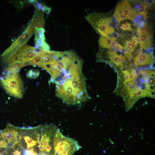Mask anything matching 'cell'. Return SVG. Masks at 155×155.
Masks as SVG:
<instances>
[{
    "label": "cell",
    "mask_w": 155,
    "mask_h": 155,
    "mask_svg": "<svg viewBox=\"0 0 155 155\" xmlns=\"http://www.w3.org/2000/svg\"><path fill=\"white\" fill-rule=\"evenodd\" d=\"M44 12L36 9L31 22L26 30L2 54L3 61L8 63L16 53L26 44L35 33L36 27L44 28Z\"/></svg>",
    "instance_id": "cell-1"
},
{
    "label": "cell",
    "mask_w": 155,
    "mask_h": 155,
    "mask_svg": "<svg viewBox=\"0 0 155 155\" xmlns=\"http://www.w3.org/2000/svg\"><path fill=\"white\" fill-rule=\"evenodd\" d=\"M85 18L100 36L117 40L119 35L115 32L111 12L92 13L87 15Z\"/></svg>",
    "instance_id": "cell-2"
},
{
    "label": "cell",
    "mask_w": 155,
    "mask_h": 155,
    "mask_svg": "<svg viewBox=\"0 0 155 155\" xmlns=\"http://www.w3.org/2000/svg\"><path fill=\"white\" fill-rule=\"evenodd\" d=\"M0 84L8 94L17 98H22L24 84L18 71L6 68L0 77Z\"/></svg>",
    "instance_id": "cell-3"
},
{
    "label": "cell",
    "mask_w": 155,
    "mask_h": 155,
    "mask_svg": "<svg viewBox=\"0 0 155 155\" xmlns=\"http://www.w3.org/2000/svg\"><path fill=\"white\" fill-rule=\"evenodd\" d=\"M80 148L77 141L63 135L57 129L54 140L53 155H71Z\"/></svg>",
    "instance_id": "cell-4"
},
{
    "label": "cell",
    "mask_w": 155,
    "mask_h": 155,
    "mask_svg": "<svg viewBox=\"0 0 155 155\" xmlns=\"http://www.w3.org/2000/svg\"><path fill=\"white\" fill-rule=\"evenodd\" d=\"M113 16L118 23L129 19L136 25L142 20V16L137 13L128 0H122L118 2Z\"/></svg>",
    "instance_id": "cell-5"
},
{
    "label": "cell",
    "mask_w": 155,
    "mask_h": 155,
    "mask_svg": "<svg viewBox=\"0 0 155 155\" xmlns=\"http://www.w3.org/2000/svg\"><path fill=\"white\" fill-rule=\"evenodd\" d=\"M136 33L140 48L146 51L153 49V33L151 27L146 22L140 27H138Z\"/></svg>",
    "instance_id": "cell-6"
},
{
    "label": "cell",
    "mask_w": 155,
    "mask_h": 155,
    "mask_svg": "<svg viewBox=\"0 0 155 155\" xmlns=\"http://www.w3.org/2000/svg\"><path fill=\"white\" fill-rule=\"evenodd\" d=\"M36 53L34 47L25 44L16 53L8 63L9 65L28 63L32 60Z\"/></svg>",
    "instance_id": "cell-7"
},
{
    "label": "cell",
    "mask_w": 155,
    "mask_h": 155,
    "mask_svg": "<svg viewBox=\"0 0 155 155\" xmlns=\"http://www.w3.org/2000/svg\"><path fill=\"white\" fill-rule=\"evenodd\" d=\"M153 50H148L144 52L140 48L135 52L131 58L135 67H145L153 65L155 60Z\"/></svg>",
    "instance_id": "cell-8"
},
{
    "label": "cell",
    "mask_w": 155,
    "mask_h": 155,
    "mask_svg": "<svg viewBox=\"0 0 155 155\" xmlns=\"http://www.w3.org/2000/svg\"><path fill=\"white\" fill-rule=\"evenodd\" d=\"M44 32L45 30L44 28L36 27L34 38L35 48L40 50L49 51L50 46L45 41Z\"/></svg>",
    "instance_id": "cell-9"
},
{
    "label": "cell",
    "mask_w": 155,
    "mask_h": 155,
    "mask_svg": "<svg viewBox=\"0 0 155 155\" xmlns=\"http://www.w3.org/2000/svg\"><path fill=\"white\" fill-rule=\"evenodd\" d=\"M134 10L138 14L142 16L144 19L146 20L147 18L148 12L147 9L151 5L150 3L141 1H133Z\"/></svg>",
    "instance_id": "cell-10"
},
{
    "label": "cell",
    "mask_w": 155,
    "mask_h": 155,
    "mask_svg": "<svg viewBox=\"0 0 155 155\" xmlns=\"http://www.w3.org/2000/svg\"><path fill=\"white\" fill-rule=\"evenodd\" d=\"M139 43L137 37L135 35L132 36L130 39L125 40L123 48L124 51L132 54L133 52L135 50Z\"/></svg>",
    "instance_id": "cell-11"
},
{
    "label": "cell",
    "mask_w": 155,
    "mask_h": 155,
    "mask_svg": "<svg viewBox=\"0 0 155 155\" xmlns=\"http://www.w3.org/2000/svg\"><path fill=\"white\" fill-rule=\"evenodd\" d=\"M113 40L102 36H100L98 39V44L100 48L111 49Z\"/></svg>",
    "instance_id": "cell-12"
},
{
    "label": "cell",
    "mask_w": 155,
    "mask_h": 155,
    "mask_svg": "<svg viewBox=\"0 0 155 155\" xmlns=\"http://www.w3.org/2000/svg\"><path fill=\"white\" fill-rule=\"evenodd\" d=\"M39 71L35 69H31L28 71L26 74V77L29 78H36L39 74Z\"/></svg>",
    "instance_id": "cell-13"
},
{
    "label": "cell",
    "mask_w": 155,
    "mask_h": 155,
    "mask_svg": "<svg viewBox=\"0 0 155 155\" xmlns=\"http://www.w3.org/2000/svg\"><path fill=\"white\" fill-rule=\"evenodd\" d=\"M111 49L121 52L123 50V47L117 41L113 40L112 43Z\"/></svg>",
    "instance_id": "cell-14"
},
{
    "label": "cell",
    "mask_w": 155,
    "mask_h": 155,
    "mask_svg": "<svg viewBox=\"0 0 155 155\" xmlns=\"http://www.w3.org/2000/svg\"><path fill=\"white\" fill-rule=\"evenodd\" d=\"M119 28L123 30L130 31L132 33L134 32L133 29L131 28V24L128 22L122 23L120 26Z\"/></svg>",
    "instance_id": "cell-15"
},
{
    "label": "cell",
    "mask_w": 155,
    "mask_h": 155,
    "mask_svg": "<svg viewBox=\"0 0 155 155\" xmlns=\"http://www.w3.org/2000/svg\"><path fill=\"white\" fill-rule=\"evenodd\" d=\"M147 84L149 86H155V78L148 77L146 80Z\"/></svg>",
    "instance_id": "cell-16"
},
{
    "label": "cell",
    "mask_w": 155,
    "mask_h": 155,
    "mask_svg": "<svg viewBox=\"0 0 155 155\" xmlns=\"http://www.w3.org/2000/svg\"><path fill=\"white\" fill-rule=\"evenodd\" d=\"M135 92L140 99L141 98L145 97L142 91L141 90L138 89V88L136 89Z\"/></svg>",
    "instance_id": "cell-17"
},
{
    "label": "cell",
    "mask_w": 155,
    "mask_h": 155,
    "mask_svg": "<svg viewBox=\"0 0 155 155\" xmlns=\"http://www.w3.org/2000/svg\"><path fill=\"white\" fill-rule=\"evenodd\" d=\"M146 73L148 77L155 78V72L151 70H146Z\"/></svg>",
    "instance_id": "cell-18"
},
{
    "label": "cell",
    "mask_w": 155,
    "mask_h": 155,
    "mask_svg": "<svg viewBox=\"0 0 155 155\" xmlns=\"http://www.w3.org/2000/svg\"><path fill=\"white\" fill-rule=\"evenodd\" d=\"M13 155H20L21 153V152L17 149L14 150V151L12 152Z\"/></svg>",
    "instance_id": "cell-19"
},
{
    "label": "cell",
    "mask_w": 155,
    "mask_h": 155,
    "mask_svg": "<svg viewBox=\"0 0 155 155\" xmlns=\"http://www.w3.org/2000/svg\"><path fill=\"white\" fill-rule=\"evenodd\" d=\"M1 138L2 139V138ZM4 141H5V140H4ZM12 148L11 147H9L8 146V147H7V148Z\"/></svg>",
    "instance_id": "cell-20"
},
{
    "label": "cell",
    "mask_w": 155,
    "mask_h": 155,
    "mask_svg": "<svg viewBox=\"0 0 155 155\" xmlns=\"http://www.w3.org/2000/svg\"><path fill=\"white\" fill-rule=\"evenodd\" d=\"M39 155H47L46 154H40Z\"/></svg>",
    "instance_id": "cell-21"
},
{
    "label": "cell",
    "mask_w": 155,
    "mask_h": 155,
    "mask_svg": "<svg viewBox=\"0 0 155 155\" xmlns=\"http://www.w3.org/2000/svg\"><path fill=\"white\" fill-rule=\"evenodd\" d=\"M20 155H23L22 154H20Z\"/></svg>",
    "instance_id": "cell-22"
}]
</instances>
